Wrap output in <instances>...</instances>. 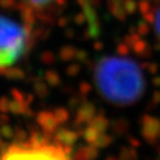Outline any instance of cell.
<instances>
[{"mask_svg":"<svg viewBox=\"0 0 160 160\" xmlns=\"http://www.w3.org/2000/svg\"><path fill=\"white\" fill-rule=\"evenodd\" d=\"M100 92L117 105H131L142 96L145 79L140 68L126 58L109 57L97 68Z\"/></svg>","mask_w":160,"mask_h":160,"instance_id":"1","label":"cell"},{"mask_svg":"<svg viewBox=\"0 0 160 160\" xmlns=\"http://www.w3.org/2000/svg\"><path fill=\"white\" fill-rule=\"evenodd\" d=\"M0 160H73L71 148L63 141L32 133L11 141L0 152Z\"/></svg>","mask_w":160,"mask_h":160,"instance_id":"2","label":"cell"},{"mask_svg":"<svg viewBox=\"0 0 160 160\" xmlns=\"http://www.w3.org/2000/svg\"><path fill=\"white\" fill-rule=\"evenodd\" d=\"M28 32L18 21L0 15V69L15 65L27 49Z\"/></svg>","mask_w":160,"mask_h":160,"instance_id":"3","label":"cell"},{"mask_svg":"<svg viewBox=\"0 0 160 160\" xmlns=\"http://www.w3.org/2000/svg\"><path fill=\"white\" fill-rule=\"evenodd\" d=\"M152 28H153V32L157 38L158 42L160 45V5L156 8L155 12H153L152 17Z\"/></svg>","mask_w":160,"mask_h":160,"instance_id":"4","label":"cell"},{"mask_svg":"<svg viewBox=\"0 0 160 160\" xmlns=\"http://www.w3.org/2000/svg\"><path fill=\"white\" fill-rule=\"evenodd\" d=\"M25 2H27L29 6L31 7H36V8H43L49 6L50 3L52 2L53 0H23Z\"/></svg>","mask_w":160,"mask_h":160,"instance_id":"5","label":"cell"}]
</instances>
